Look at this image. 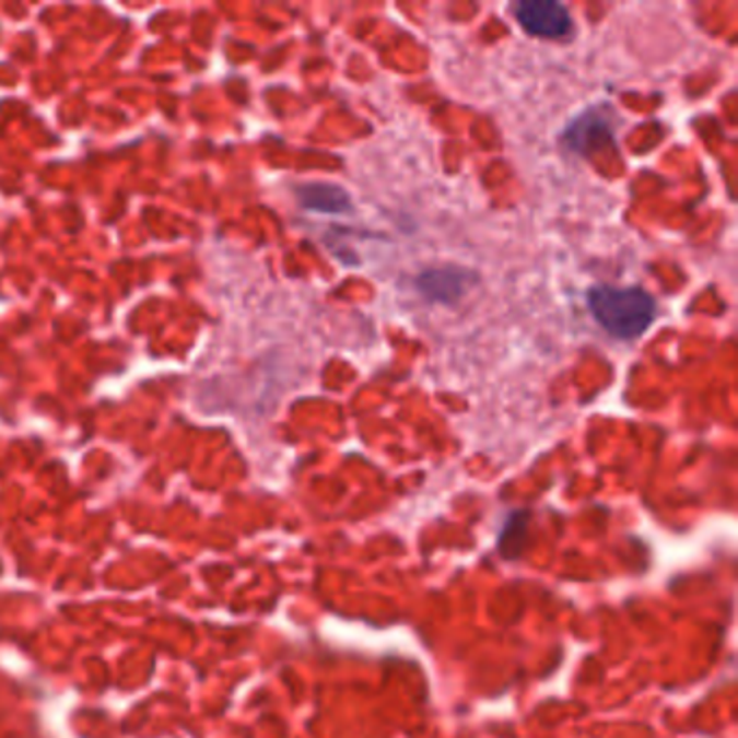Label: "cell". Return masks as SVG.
Returning <instances> with one entry per match:
<instances>
[{"instance_id":"2","label":"cell","mask_w":738,"mask_h":738,"mask_svg":"<svg viewBox=\"0 0 738 738\" xmlns=\"http://www.w3.org/2000/svg\"><path fill=\"white\" fill-rule=\"evenodd\" d=\"M514 15L532 37L565 39L574 31V22L565 4L554 0H523L514 4Z\"/></svg>"},{"instance_id":"3","label":"cell","mask_w":738,"mask_h":738,"mask_svg":"<svg viewBox=\"0 0 738 738\" xmlns=\"http://www.w3.org/2000/svg\"><path fill=\"white\" fill-rule=\"evenodd\" d=\"M477 282L479 278L472 271L464 267H455V265L426 269L417 278V286L422 295L429 302L444 304V306H453L461 302V297H466V293H470V289Z\"/></svg>"},{"instance_id":"4","label":"cell","mask_w":738,"mask_h":738,"mask_svg":"<svg viewBox=\"0 0 738 738\" xmlns=\"http://www.w3.org/2000/svg\"><path fill=\"white\" fill-rule=\"evenodd\" d=\"M297 198L304 209L315 212H329V214H340V212L351 211V198L347 196L344 189L327 183H315L306 185L297 191Z\"/></svg>"},{"instance_id":"1","label":"cell","mask_w":738,"mask_h":738,"mask_svg":"<svg viewBox=\"0 0 738 738\" xmlns=\"http://www.w3.org/2000/svg\"><path fill=\"white\" fill-rule=\"evenodd\" d=\"M587 304L594 318L620 340L643 336L656 318L654 297L639 286L598 284L587 293Z\"/></svg>"}]
</instances>
